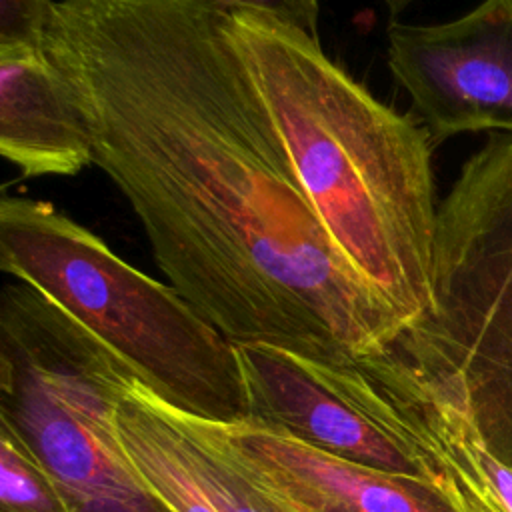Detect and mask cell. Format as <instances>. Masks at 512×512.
Returning <instances> with one entry per match:
<instances>
[{"label": "cell", "instance_id": "obj_15", "mask_svg": "<svg viewBox=\"0 0 512 512\" xmlns=\"http://www.w3.org/2000/svg\"><path fill=\"white\" fill-rule=\"evenodd\" d=\"M386 4V8L392 12V14H400L402 10H406L410 4L418 2V0H382Z\"/></svg>", "mask_w": 512, "mask_h": 512}, {"label": "cell", "instance_id": "obj_3", "mask_svg": "<svg viewBox=\"0 0 512 512\" xmlns=\"http://www.w3.org/2000/svg\"><path fill=\"white\" fill-rule=\"evenodd\" d=\"M0 268L72 314L166 406L210 422L248 420L234 344L174 286L118 258L52 204L2 196Z\"/></svg>", "mask_w": 512, "mask_h": 512}, {"label": "cell", "instance_id": "obj_13", "mask_svg": "<svg viewBox=\"0 0 512 512\" xmlns=\"http://www.w3.org/2000/svg\"><path fill=\"white\" fill-rule=\"evenodd\" d=\"M52 0H0V54L46 52Z\"/></svg>", "mask_w": 512, "mask_h": 512}, {"label": "cell", "instance_id": "obj_7", "mask_svg": "<svg viewBox=\"0 0 512 512\" xmlns=\"http://www.w3.org/2000/svg\"><path fill=\"white\" fill-rule=\"evenodd\" d=\"M386 40L392 76L434 144L512 134V0H482L442 24L392 22Z\"/></svg>", "mask_w": 512, "mask_h": 512}, {"label": "cell", "instance_id": "obj_10", "mask_svg": "<svg viewBox=\"0 0 512 512\" xmlns=\"http://www.w3.org/2000/svg\"><path fill=\"white\" fill-rule=\"evenodd\" d=\"M0 154L22 178L74 176L94 164L86 112L46 52L0 54Z\"/></svg>", "mask_w": 512, "mask_h": 512}, {"label": "cell", "instance_id": "obj_9", "mask_svg": "<svg viewBox=\"0 0 512 512\" xmlns=\"http://www.w3.org/2000/svg\"><path fill=\"white\" fill-rule=\"evenodd\" d=\"M118 432L138 476L172 512H290L140 380L120 400Z\"/></svg>", "mask_w": 512, "mask_h": 512}, {"label": "cell", "instance_id": "obj_12", "mask_svg": "<svg viewBox=\"0 0 512 512\" xmlns=\"http://www.w3.org/2000/svg\"><path fill=\"white\" fill-rule=\"evenodd\" d=\"M0 512H76L54 476L0 424Z\"/></svg>", "mask_w": 512, "mask_h": 512}, {"label": "cell", "instance_id": "obj_1", "mask_svg": "<svg viewBox=\"0 0 512 512\" xmlns=\"http://www.w3.org/2000/svg\"><path fill=\"white\" fill-rule=\"evenodd\" d=\"M46 56L164 276L232 344L324 364L408 322L332 248L220 0H58Z\"/></svg>", "mask_w": 512, "mask_h": 512}, {"label": "cell", "instance_id": "obj_2", "mask_svg": "<svg viewBox=\"0 0 512 512\" xmlns=\"http://www.w3.org/2000/svg\"><path fill=\"white\" fill-rule=\"evenodd\" d=\"M232 36L332 248L414 324L430 306L438 224L428 130L282 20L232 10Z\"/></svg>", "mask_w": 512, "mask_h": 512}, {"label": "cell", "instance_id": "obj_14", "mask_svg": "<svg viewBox=\"0 0 512 512\" xmlns=\"http://www.w3.org/2000/svg\"><path fill=\"white\" fill-rule=\"evenodd\" d=\"M232 10H250L282 20L312 38H318V18L320 2L318 0H220Z\"/></svg>", "mask_w": 512, "mask_h": 512}, {"label": "cell", "instance_id": "obj_8", "mask_svg": "<svg viewBox=\"0 0 512 512\" xmlns=\"http://www.w3.org/2000/svg\"><path fill=\"white\" fill-rule=\"evenodd\" d=\"M192 420L290 512H466L434 482L350 462L252 422Z\"/></svg>", "mask_w": 512, "mask_h": 512}, {"label": "cell", "instance_id": "obj_5", "mask_svg": "<svg viewBox=\"0 0 512 512\" xmlns=\"http://www.w3.org/2000/svg\"><path fill=\"white\" fill-rule=\"evenodd\" d=\"M134 370L26 282L0 292V424L54 476L76 512H172L138 476L118 432Z\"/></svg>", "mask_w": 512, "mask_h": 512}, {"label": "cell", "instance_id": "obj_4", "mask_svg": "<svg viewBox=\"0 0 512 512\" xmlns=\"http://www.w3.org/2000/svg\"><path fill=\"white\" fill-rule=\"evenodd\" d=\"M386 348L512 468V134L492 132L438 204L430 306Z\"/></svg>", "mask_w": 512, "mask_h": 512}, {"label": "cell", "instance_id": "obj_6", "mask_svg": "<svg viewBox=\"0 0 512 512\" xmlns=\"http://www.w3.org/2000/svg\"><path fill=\"white\" fill-rule=\"evenodd\" d=\"M252 424L338 458L444 488L396 396L362 360L324 364L260 344H234Z\"/></svg>", "mask_w": 512, "mask_h": 512}, {"label": "cell", "instance_id": "obj_11", "mask_svg": "<svg viewBox=\"0 0 512 512\" xmlns=\"http://www.w3.org/2000/svg\"><path fill=\"white\" fill-rule=\"evenodd\" d=\"M362 362L396 396L444 488L466 512H512V468L482 442L466 416L388 348Z\"/></svg>", "mask_w": 512, "mask_h": 512}]
</instances>
